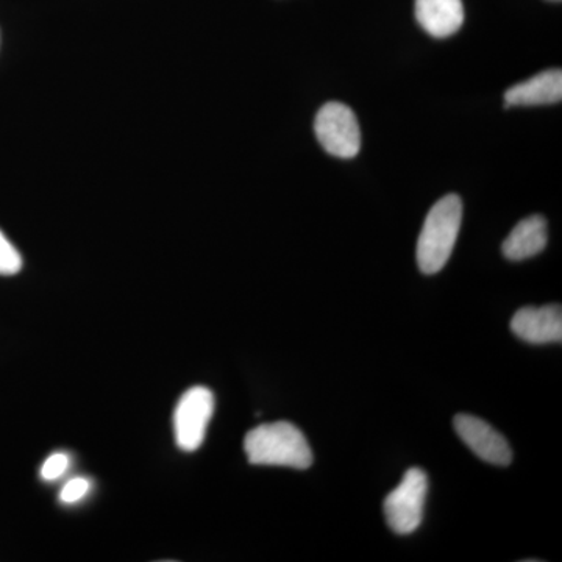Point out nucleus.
<instances>
[{
    "label": "nucleus",
    "mask_w": 562,
    "mask_h": 562,
    "mask_svg": "<svg viewBox=\"0 0 562 562\" xmlns=\"http://www.w3.org/2000/svg\"><path fill=\"white\" fill-rule=\"evenodd\" d=\"M69 468V457L66 453H54L47 458L46 462H44L43 468H41V476L46 482H54V480L60 479L63 473L68 471Z\"/></svg>",
    "instance_id": "nucleus-12"
},
{
    "label": "nucleus",
    "mask_w": 562,
    "mask_h": 562,
    "mask_svg": "<svg viewBox=\"0 0 562 562\" xmlns=\"http://www.w3.org/2000/svg\"><path fill=\"white\" fill-rule=\"evenodd\" d=\"M213 414L214 394L209 387L194 386L181 395L173 413V431L183 452H195L202 446Z\"/></svg>",
    "instance_id": "nucleus-5"
},
{
    "label": "nucleus",
    "mask_w": 562,
    "mask_h": 562,
    "mask_svg": "<svg viewBox=\"0 0 562 562\" xmlns=\"http://www.w3.org/2000/svg\"><path fill=\"white\" fill-rule=\"evenodd\" d=\"M247 460L255 465H283V468H312L313 452L305 435L290 422L262 424L247 432L244 439Z\"/></svg>",
    "instance_id": "nucleus-1"
},
{
    "label": "nucleus",
    "mask_w": 562,
    "mask_h": 562,
    "mask_svg": "<svg viewBox=\"0 0 562 562\" xmlns=\"http://www.w3.org/2000/svg\"><path fill=\"white\" fill-rule=\"evenodd\" d=\"M22 269L20 251L0 232V276H14Z\"/></svg>",
    "instance_id": "nucleus-11"
},
{
    "label": "nucleus",
    "mask_w": 562,
    "mask_h": 562,
    "mask_svg": "<svg viewBox=\"0 0 562 562\" xmlns=\"http://www.w3.org/2000/svg\"><path fill=\"white\" fill-rule=\"evenodd\" d=\"M90 490L91 483L88 482L87 479L70 480V482L65 484V487L61 490L60 501L63 503H68V505H72V503L80 502L81 498L90 492Z\"/></svg>",
    "instance_id": "nucleus-13"
},
{
    "label": "nucleus",
    "mask_w": 562,
    "mask_h": 562,
    "mask_svg": "<svg viewBox=\"0 0 562 562\" xmlns=\"http://www.w3.org/2000/svg\"><path fill=\"white\" fill-rule=\"evenodd\" d=\"M314 132L321 146L333 157L350 160L360 151V125L346 103H325L314 121Z\"/></svg>",
    "instance_id": "nucleus-4"
},
{
    "label": "nucleus",
    "mask_w": 562,
    "mask_h": 562,
    "mask_svg": "<svg viewBox=\"0 0 562 562\" xmlns=\"http://www.w3.org/2000/svg\"><path fill=\"white\" fill-rule=\"evenodd\" d=\"M462 0H416V20L432 38H449L464 24Z\"/></svg>",
    "instance_id": "nucleus-8"
},
{
    "label": "nucleus",
    "mask_w": 562,
    "mask_h": 562,
    "mask_svg": "<svg viewBox=\"0 0 562 562\" xmlns=\"http://www.w3.org/2000/svg\"><path fill=\"white\" fill-rule=\"evenodd\" d=\"M562 99V70L549 69L514 85L505 92L506 106L550 105Z\"/></svg>",
    "instance_id": "nucleus-9"
},
{
    "label": "nucleus",
    "mask_w": 562,
    "mask_h": 562,
    "mask_svg": "<svg viewBox=\"0 0 562 562\" xmlns=\"http://www.w3.org/2000/svg\"><path fill=\"white\" fill-rule=\"evenodd\" d=\"M547 246V221L539 214L520 221L508 238L503 243L502 250L508 260L524 261L541 254Z\"/></svg>",
    "instance_id": "nucleus-10"
},
{
    "label": "nucleus",
    "mask_w": 562,
    "mask_h": 562,
    "mask_svg": "<svg viewBox=\"0 0 562 562\" xmlns=\"http://www.w3.org/2000/svg\"><path fill=\"white\" fill-rule=\"evenodd\" d=\"M453 427L462 442L472 450L480 460L494 465H509L513 461V450L508 441L492 428L487 422L471 416L458 414L453 419Z\"/></svg>",
    "instance_id": "nucleus-6"
},
{
    "label": "nucleus",
    "mask_w": 562,
    "mask_h": 562,
    "mask_svg": "<svg viewBox=\"0 0 562 562\" xmlns=\"http://www.w3.org/2000/svg\"><path fill=\"white\" fill-rule=\"evenodd\" d=\"M427 494V473L420 468L408 469L401 484L384 498V516L392 531L412 535L420 527Z\"/></svg>",
    "instance_id": "nucleus-3"
},
{
    "label": "nucleus",
    "mask_w": 562,
    "mask_h": 562,
    "mask_svg": "<svg viewBox=\"0 0 562 562\" xmlns=\"http://www.w3.org/2000/svg\"><path fill=\"white\" fill-rule=\"evenodd\" d=\"M462 201L460 195L449 194L432 205L417 239V265L427 276L442 271L452 257L460 235Z\"/></svg>",
    "instance_id": "nucleus-2"
},
{
    "label": "nucleus",
    "mask_w": 562,
    "mask_h": 562,
    "mask_svg": "<svg viewBox=\"0 0 562 562\" xmlns=\"http://www.w3.org/2000/svg\"><path fill=\"white\" fill-rule=\"evenodd\" d=\"M512 330L517 338L530 344L562 341L561 305H546L535 308L525 306L514 314Z\"/></svg>",
    "instance_id": "nucleus-7"
}]
</instances>
